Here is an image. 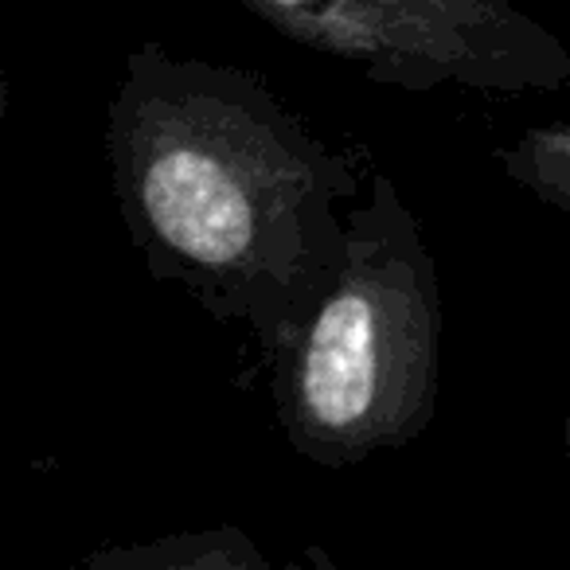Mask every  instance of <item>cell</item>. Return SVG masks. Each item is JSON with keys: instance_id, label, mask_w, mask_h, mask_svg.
<instances>
[{"instance_id": "52a82bcc", "label": "cell", "mask_w": 570, "mask_h": 570, "mask_svg": "<svg viewBox=\"0 0 570 570\" xmlns=\"http://www.w3.org/2000/svg\"><path fill=\"white\" fill-rule=\"evenodd\" d=\"M9 118V79H4V67H0V126Z\"/></svg>"}, {"instance_id": "3957f363", "label": "cell", "mask_w": 570, "mask_h": 570, "mask_svg": "<svg viewBox=\"0 0 570 570\" xmlns=\"http://www.w3.org/2000/svg\"><path fill=\"white\" fill-rule=\"evenodd\" d=\"M277 36L375 87L523 98L570 87V51L515 0H243Z\"/></svg>"}, {"instance_id": "277c9868", "label": "cell", "mask_w": 570, "mask_h": 570, "mask_svg": "<svg viewBox=\"0 0 570 570\" xmlns=\"http://www.w3.org/2000/svg\"><path fill=\"white\" fill-rule=\"evenodd\" d=\"M71 570H274V562L250 531L219 523L137 543H102Z\"/></svg>"}, {"instance_id": "5b68a950", "label": "cell", "mask_w": 570, "mask_h": 570, "mask_svg": "<svg viewBox=\"0 0 570 570\" xmlns=\"http://www.w3.org/2000/svg\"><path fill=\"white\" fill-rule=\"evenodd\" d=\"M492 160L539 204L570 212V126L562 118L523 129L512 145L492 153Z\"/></svg>"}, {"instance_id": "8992f818", "label": "cell", "mask_w": 570, "mask_h": 570, "mask_svg": "<svg viewBox=\"0 0 570 570\" xmlns=\"http://www.w3.org/2000/svg\"><path fill=\"white\" fill-rule=\"evenodd\" d=\"M274 570H344V567L328 551H321V547H305L294 562H285V567H274Z\"/></svg>"}, {"instance_id": "7a4b0ae2", "label": "cell", "mask_w": 570, "mask_h": 570, "mask_svg": "<svg viewBox=\"0 0 570 570\" xmlns=\"http://www.w3.org/2000/svg\"><path fill=\"white\" fill-rule=\"evenodd\" d=\"M445 302L419 215L387 173L344 212V254L277 352L274 411L297 458L348 469L419 442L442 395Z\"/></svg>"}, {"instance_id": "6da1fadb", "label": "cell", "mask_w": 570, "mask_h": 570, "mask_svg": "<svg viewBox=\"0 0 570 570\" xmlns=\"http://www.w3.org/2000/svg\"><path fill=\"white\" fill-rule=\"evenodd\" d=\"M106 165L129 243L157 282L274 364L336 277L356 153L328 145L250 67L145 40L106 106Z\"/></svg>"}]
</instances>
